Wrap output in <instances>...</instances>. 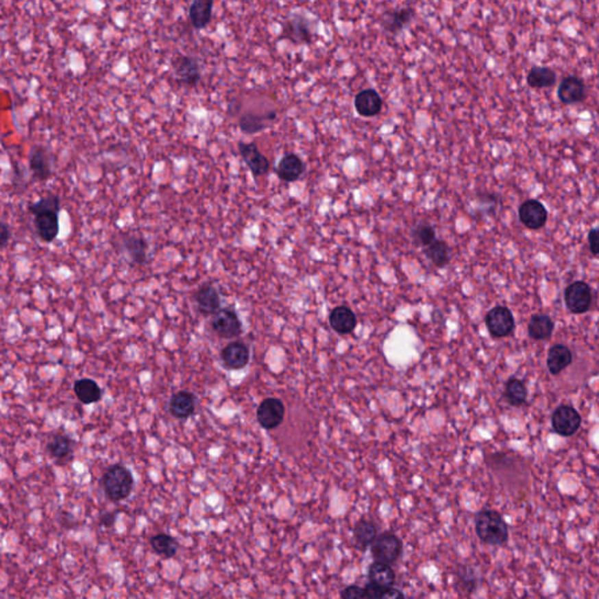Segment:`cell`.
Wrapping results in <instances>:
<instances>
[{
	"label": "cell",
	"mask_w": 599,
	"mask_h": 599,
	"mask_svg": "<svg viewBox=\"0 0 599 599\" xmlns=\"http://www.w3.org/2000/svg\"><path fill=\"white\" fill-rule=\"evenodd\" d=\"M476 535L485 543L502 546L507 543L509 529L504 517L493 509H482L476 514Z\"/></svg>",
	"instance_id": "cell-1"
},
{
	"label": "cell",
	"mask_w": 599,
	"mask_h": 599,
	"mask_svg": "<svg viewBox=\"0 0 599 599\" xmlns=\"http://www.w3.org/2000/svg\"><path fill=\"white\" fill-rule=\"evenodd\" d=\"M102 487L106 496L112 501L127 499L134 489V476L132 472L120 463L112 465L104 472Z\"/></svg>",
	"instance_id": "cell-2"
},
{
	"label": "cell",
	"mask_w": 599,
	"mask_h": 599,
	"mask_svg": "<svg viewBox=\"0 0 599 599\" xmlns=\"http://www.w3.org/2000/svg\"><path fill=\"white\" fill-rule=\"evenodd\" d=\"M403 552V543L398 536L392 533L384 531L377 536L371 546L372 556L375 561L383 563H395Z\"/></svg>",
	"instance_id": "cell-3"
},
{
	"label": "cell",
	"mask_w": 599,
	"mask_h": 599,
	"mask_svg": "<svg viewBox=\"0 0 599 599\" xmlns=\"http://www.w3.org/2000/svg\"><path fill=\"white\" fill-rule=\"evenodd\" d=\"M211 327L217 335L228 340L238 337L243 332V324L238 313L232 307H221L212 315Z\"/></svg>",
	"instance_id": "cell-4"
},
{
	"label": "cell",
	"mask_w": 599,
	"mask_h": 599,
	"mask_svg": "<svg viewBox=\"0 0 599 599\" xmlns=\"http://www.w3.org/2000/svg\"><path fill=\"white\" fill-rule=\"evenodd\" d=\"M552 428L559 436L572 437L582 425V417L570 405H561L552 417Z\"/></svg>",
	"instance_id": "cell-5"
},
{
	"label": "cell",
	"mask_w": 599,
	"mask_h": 599,
	"mask_svg": "<svg viewBox=\"0 0 599 599\" xmlns=\"http://www.w3.org/2000/svg\"><path fill=\"white\" fill-rule=\"evenodd\" d=\"M564 301L572 314L587 313L591 307V288L583 281H576L565 289Z\"/></svg>",
	"instance_id": "cell-6"
},
{
	"label": "cell",
	"mask_w": 599,
	"mask_h": 599,
	"mask_svg": "<svg viewBox=\"0 0 599 599\" xmlns=\"http://www.w3.org/2000/svg\"><path fill=\"white\" fill-rule=\"evenodd\" d=\"M54 156L44 147H34L28 155V168L34 180L46 182L53 176Z\"/></svg>",
	"instance_id": "cell-7"
},
{
	"label": "cell",
	"mask_w": 599,
	"mask_h": 599,
	"mask_svg": "<svg viewBox=\"0 0 599 599\" xmlns=\"http://www.w3.org/2000/svg\"><path fill=\"white\" fill-rule=\"evenodd\" d=\"M486 326L491 336L501 339L511 335L515 328V320L508 308L498 306L488 312Z\"/></svg>",
	"instance_id": "cell-8"
},
{
	"label": "cell",
	"mask_w": 599,
	"mask_h": 599,
	"mask_svg": "<svg viewBox=\"0 0 599 599\" xmlns=\"http://www.w3.org/2000/svg\"><path fill=\"white\" fill-rule=\"evenodd\" d=\"M172 69L180 84L188 87L196 86L200 80V67L195 58L178 54L172 59Z\"/></svg>",
	"instance_id": "cell-9"
},
{
	"label": "cell",
	"mask_w": 599,
	"mask_h": 599,
	"mask_svg": "<svg viewBox=\"0 0 599 599\" xmlns=\"http://www.w3.org/2000/svg\"><path fill=\"white\" fill-rule=\"evenodd\" d=\"M284 405L278 398L262 400L256 411V419L265 430H274L284 421Z\"/></svg>",
	"instance_id": "cell-10"
},
{
	"label": "cell",
	"mask_w": 599,
	"mask_h": 599,
	"mask_svg": "<svg viewBox=\"0 0 599 599\" xmlns=\"http://www.w3.org/2000/svg\"><path fill=\"white\" fill-rule=\"evenodd\" d=\"M240 155L245 160L248 169L251 170L254 177L265 176L269 170V162L265 155L261 154L258 145L254 142L246 143L240 140L238 143Z\"/></svg>",
	"instance_id": "cell-11"
},
{
	"label": "cell",
	"mask_w": 599,
	"mask_h": 599,
	"mask_svg": "<svg viewBox=\"0 0 599 599\" xmlns=\"http://www.w3.org/2000/svg\"><path fill=\"white\" fill-rule=\"evenodd\" d=\"M559 101L564 104L582 102L587 97V86L578 76H567L559 84L557 89Z\"/></svg>",
	"instance_id": "cell-12"
},
{
	"label": "cell",
	"mask_w": 599,
	"mask_h": 599,
	"mask_svg": "<svg viewBox=\"0 0 599 599\" xmlns=\"http://www.w3.org/2000/svg\"><path fill=\"white\" fill-rule=\"evenodd\" d=\"M519 216L526 228L539 230L547 223L548 212L539 200L529 199L519 206Z\"/></svg>",
	"instance_id": "cell-13"
},
{
	"label": "cell",
	"mask_w": 599,
	"mask_h": 599,
	"mask_svg": "<svg viewBox=\"0 0 599 599\" xmlns=\"http://www.w3.org/2000/svg\"><path fill=\"white\" fill-rule=\"evenodd\" d=\"M220 358L225 368L230 370L244 369L249 362V349L243 342H232L220 352Z\"/></svg>",
	"instance_id": "cell-14"
},
{
	"label": "cell",
	"mask_w": 599,
	"mask_h": 599,
	"mask_svg": "<svg viewBox=\"0 0 599 599\" xmlns=\"http://www.w3.org/2000/svg\"><path fill=\"white\" fill-rule=\"evenodd\" d=\"M33 223L39 239L46 244L53 243L60 231L59 213L56 212H46V213L36 215L34 216Z\"/></svg>",
	"instance_id": "cell-15"
},
{
	"label": "cell",
	"mask_w": 599,
	"mask_h": 599,
	"mask_svg": "<svg viewBox=\"0 0 599 599\" xmlns=\"http://www.w3.org/2000/svg\"><path fill=\"white\" fill-rule=\"evenodd\" d=\"M195 301L200 314L205 316L215 315L221 308L219 292L211 284H205L198 288L195 293Z\"/></svg>",
	"instance_id": "cell-16"
},
{
	"label": "cell",
	"mask_w": 599,
	"mask_h": 599,
	"mask_svg": "<svg viewBox=\"0 0 599 599\" xmlns=\"http://www.w3.org/2000/svg\"><path fill=\"white\" fill-rule=\"evenodd\" d=\"M284 36L296 45L309 44L313 40V32L304 16H293L284 25Z\"/></svg>",
	"instance_id": "cell-17"
},
{
	"label": "cell",
	"mask_w": 599,
	"mask_h": 599,
	"mask_svg": "<svg viewBox=\"0 0 599 599\" xmlns=\"http://www.w3.org/2000/svg\"><path fill=\"white\" fill-rule=\"evenodd\" d=\"M355 108L363 117H374L382 112L383 100L375 89H364L356 95Z\"/></svg>",
	"instance_id": "cell-18"
},
{
	"label": "cell",
	"mask_w": 599,
	"mask_h": 599,
	"mask_svg": "<svg viewBox=\"0 0 599 599\" xmlns=\"http://www.w3.org/2000/svg\"><path fill=\"white\" fill-rule=\"evenodd\" d=\"M329 323L336 332L341 335H347L355 330L357 317L350 308L340 306L332 309L329 315Z\"/></svg>",
	"instance_id": "cell-19"
},
{
	"label": "cell",
	"mask_w": 599,
	"mask_h": 599,
	"mask_svg": "<svg viewBox=\"0 0 599 599\" xmlns=\"http://www.w3.org/2000/svg\"><path fill=\"white\" fill-rule=\"evenodd\" d=\"M276 110H269L264 114L247 112L239 119V127L245 134H256L267 128L271 122L276 120Z\"/></svg>",
	"instance_id": "cell-20"
},
{
	"label": "cell",
	"mask_w": 599,
	"mask_h": 599,
	"mask_svg": "<svg viewBox=\"0 0 599 599\" xmlns=\"http://www.w3.org/2000/svg\"><path fill=\"white\" fill-rule=\"evenodd\" d=\"M196 408V397L188 391H178L169 402V411L178 419H186Z\"/></svg>",
	"instance_id": "cell-21"
},
{
	"label": "cell",
	"mask_w": 599,
	"mask_h": 599,
	"mask_svg": "<svg viewBox=\"0 0 599 599\" xmlns=\"http://www.w3.org/2000/svg\"><path fill=\"white\" fill-rule=\"evenodd\" d=\"M304 170V162L301 160V158L296 156L295 154H287L281 158L278 164L276 173H278L280 180L291 183V182L299 180L300 177L302 176Z\"/></svg>",
	"instance_id": "cell-22"
},
{
	"label": "cell",
	"mask_w": 599,
	"mask_h": 599,
	"mask_svg": "<svg viewBox=\"0 0 599 599\" xmlns=\"http://www.w3.org/2000/svg\"><path fill=\"white\" fill-rule=\"evenodd\" d=\"M572 363V352L563 344H555L548 352L547 365L549 372L556 376Z\"/></svg>",
	"instance_id": "cell-23"
},
{
	"label": "cell",
	"mask_w": 599,
	"mask_h": 599,
	"mask_svg": "<svg viewBox=\"0 0 599 599\" xmlns=\"http://www.w3.org/2000/svg\"><path fill=\"white\" fill-rule=\"evenodd\" d=\"M415 16V11L412 8H403L395 11H390L384 14L382 19L383 27L390 33L400 32Z\"/></svg>",
	"instance_id": "cell-24"
},
{
	"label": "cell",
	"mask_w": 599,
	"mask_h": 599,
	"mask_svg": "<svg viewBox=\"0 0 599 599\" xmlns=\"http://www.w3.org/2000/svg\"><path fill=\"white\" fill-rule=\"evenodd\" d=\"M124 249L128 253L132 264L143 266L148 262L149 244L143 236H130L124 239Z\"/></svg>",
	"instance_id": "cell-25"
},
{
	"label": "cell",
	"mask_w": 599,
	"mask_h": 599,
	"mask_svg": "<svg viewBox=\"0 0 599 599\" xmlns=\"http://www.w3.org/2000/svg\"><path fill=\"white\" fill-rule=\"evenodd\" d=\"M213 0H193L188 16L193 27L203 29L211 21Z\"/></svg>",
	"instance_id": "cell-26"
},
{
	"label": "cell",
	"mask_w": 599,
	"mask_h": 599,
	"mask_svg": "<svg viewBox=\"0 0 599 599\" xmlns=\"http://www.w3.org/2000/svg\"><path fill=\"white\" fill-rule=\"evenodd\" d=\"M73 389H74V393L77 397V400H80L81 403L84 404V405L97 403L102 397V390L99 387V384L90 378L76 380Z\"/></svg>",
	"instance_id": "cell-27"
},
{
	"label": "cell",
	"mask_w": 599,
	"mask_h": 599,
	"mask_svg": "<svg viewBox=\"0 0 599 599\" xmlns=\"http://www.w3.org/2000/svg\"><path fill=\"white\" fill-rule=\"evenodd\" d=\"M368 577L370 583L374 584L376 587H384V589L392 587L395 582V574L393 569L390 567V564L378 562V561H376L375 563L370 565Z\"/></svg>",
	"instance_id": "cell-28"
},
{
	"label": "cell",
	"mask_w": 599,
	"mask_h": 599,
	"mask_svg": "<svg viewBox=\"0 0 599 599\" xmlns=\"http://www.w3.org/2000/svg\"><path fill=\"white\" fill-rule=\"evenodd\" d=\"M556 81L557 75L555 71L549 67L534 66L527 75L528 86L534 89L550 88L556 84Z\"/></svg>",
	"instance_id": "cell-29"
},
{
	"label": "cell",
	"mask_w": 599,
	"mask_h": 599,
	"mask_svg": "<svg viewBox=\"0 0 599 599\" xmlns=\"http://www.w3.org/2000/svg\"><path fill=\"white\" fill-rule=\"evenodd\" d=\"M554 321L548 315L537 314L531 316L528 324V332L533 340H547L554 332Z\"/></svg>",
	"instance_id": "cell-30"
},
{
	"label": "cell",
	"mask_w": 599,
	"mask_h": 599,
	"mask_svg": "<svg viewBox=\"0 0 599 599\" xmlns=\"http://www.w3.org/2000/svg\"><path fill=\"white\" fill-rule=\"evenodd\" d=\"M527 387L524 380L511 377L504 384V397L511 406H522L527 400Z\"/></svg>",
	"instance_id": "cell-31"
},
{
	"label": "cell",
	"mask_w": 599,
	"mask_h": 599,
	"mask_svg": "<svg viewBox=\"0 0 599 599\" xmlns=\"http://www.w3.org/2000/svg\"><path fill=\"white\" fill-rule=\"evenodd\" d=\"M376 537H377V527L372 521L360 519L354 528V539L357 547L362 550H365L367 548L372 546Z\"/></svg>",
	"instance_id": "cell-32"
},
{
	"label": "cell",
	"mask_w": 599,
	"mask_h": 599,
	"mask_svg": "<svg viewBox=\"0 0 599 599\" xmlns=\"http://www.w3.org/2000/svg\"><path fill=\"white\" fill-rule=\"evenodd\" d=\"M154 552L158 555L163 556L165 559H171L173 556H176L178 552L180 544L176 539L168 534H158V535L152 536L150 539Z\"/></svg>",
	"instance_id": "cell-33"
},
{
	"label": "cell",
	"mask_w": 599,
	"mask_h": 599,
	"mask_svg": "<svg viewBox=\"0 0 599 599\" xmlns=\"http://www.w3.org/2000/svg\"><path fill=\"white\" fill-rule=\"evenodd\" d=\"M60 198L56 196V193L48 192L47 195L41 197L39 199L28 205V213H31L33 217L40 213H46V212H60Z\"/></svg>",
	"instance_id": "cell-34"
},
{
	"label": "cell",
	"mask_w": 599,
	"mask_h": 599,
	"mask_svg": "<svg viewBox=\"0 0 599 599\" xmlns=\"http://www.w3.org/2000/svg\"><path fill=\"white\" fill-rule=\"evenodd\" d=\"M425 254L437 267H443L450 262V248L441 240H435L425 248Z\"/></svg>",
	"instance_id": "cell-35"
},
{
	"label": "cell",
	"mask_w": 599,
	"mask_h": 599,
	"mask_svg": "<svg viewBox=\"0 0 599 599\" xmlns=\"http://www.w3.org/2000/svg\"><path fill=\"white\" fill-rule=\"evenodd\" d=\"M47 452L54 459H66L72 452V441L64 435H56L48 441Z\"/></svg>",
	"instance_id": "cell-36"
},
{
	"label": "cell",
	"mask_w": 599,
	"mask_h": 599,
	"mask_svg": "<svg viewBox=\"0 0 599 599\" xmlns=\"http://www.w3.org/2000/svg\"><path fill=\"white\" fill-rule=\"evenodd\" d=\"M413 239L415 244L426 247L436 240V231L431 225L420 224L413 230Z\"/></svg>",
	"instance_id": "cell-37"
},
{
	"label": "cell",
	"mask_w": 599,
	"mask_h": 599,
	"mask_svg": "<svg viewBox=\"0 0 599 599\" xmlns=\"http://www.w3.org/2000/svg\"><path fill=\"white\" fill-rule=\"evenodd\" d=\"M341 597L344 599L364 598V587L357 585H350L341 592Z\"/></svg>",
	"instance_id": "cell-38"
},
{
	"label": "cell",
	"mask_w": 599,
	"mask_h": 599,
	"mask_svg": "<svg viewBox=\"0 0 599 599\" xmlns=\"http://www.w3.org/2000/svg\"><path fill=\"white\" fill-rule=\"evenodd\" d=\"M587 240H589V246L592 254L598 256L599 254V228H594L589 232L587 234Z\"/></svg>",
	"instance_id": "cell-39"
},
{
	"label": "cell",
	"mask_w": 599,
	"mask_h": 599,
	"mask_svg": "<svg viewBox=\"0 0 599 599\" xmlns=\"http://www.w3.org/2000/svg\"><path fill=\"white\" fill-rule=\"evenodd\" d=\"M10 238H11V231H10V228H8V225L6 224L5 221H3V223H1V228H0V243H1V248H5L8 246Z\"/></svg>",
	"instance_id": "cell-40"
},
{
	"label": "cell",
	"mask_w": 599,
	"mask_h": 599,
	"mask_svg": "<svg viewBox=\"0 0 599 599\" xmlns=\"http://www.w3.org/2000/svg\"><path fill=\"white\" fill-rule=\"evenodd\" d=\"M115 513H106V514L101 516V524L106 526V527H112L114 522H115Z\"/></svg>",
	"instance_id": "cell-41"
}]
</instances>
